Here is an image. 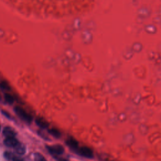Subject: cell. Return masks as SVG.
Instances as JSON below:
<instances>
[{
	"label": "cell",
	"instance_id": "obj_21",
	"mask_svg": "<svg viewBox=\"0 0 161 161\" xmlns=\"http://www.w3.org/2000/svg\"><path fill=\"white\" fill-rule=\"evenodd\" d=\"M1 96L0 95V101H1Z\"/></svg>",
	"mask_w": 161,
	"mask_h": 161
},
{
	"label": "cell",
	"instance_id": "obj_15",
	"mask_svg": "<svg viewBox=\"0 0 161 161\" xmlns=\"http://www.w3.org/2000/svg\"><path fill=\"white\" fill-rule=\"evenodd\" d=\"M35 161H47L40 153H35L34 155Z\"/></svg>",
	"mask_w": 161,
	"mask_h": 161
},
{
	"label": "cell",
	"instance_id": "obj_4",
	"mask_svg": "<svg viewBox=\"0 0 161 161\" xmlns=\"http://www.w3.org/2000/svg\"><path fill=\"white\" fill-rule=\"evenodd\" d=\"M152 11L147 6H142L138 8L137 12V16L140 17L142 18H147L151 15Z\"/></svg>",
	"mask_w": 161,
	"mask_h": 161
},
{
	"label": "cell",
	"instance_id": "obj_10",
	"mask_svg": "<svg viewBox=\"0 0 161 161\" xmlns=\"http://www.w3.org/2000/svg\"><path fill=\"white\" fill-rule=\"evenodd\" d=\"M15 152L16 153H18V154L24 155L25 153H26L27 149H26L25 146L24 145L19 144L16 147H15Z\"/></svg>",
	"mask_w": 161,
	"mask_h": 161
},
{
	"label": "cell",
	"instance_id": "obj_13",
	"mask_svg": "<svg viewBox=\"0 0 161 161\" xmlns=\"http://www.w3.org/2000/svg\"><path fill=\"white\" fill-rule=\"evenodd\" d=\"M5 99L7 103H9L10 105L13 104L14 101H15V99L13 97V96L8 93H6L5 95Z\"/></svg>",
	"mask_w": 161,
	"mask_h": 161
},
{
	"label": "cell",
	"instance_id": "obj_16",
	"mask_svg": "<svg viewBox=\"0 0 161 161\" xmlns=\"http://www.w3.org/2000/svg\"><path fill=\"white\" fill-rule=\"evenodd\" d=\"M15 156L13 154V153L12 152H8V151H6L4 153V157H5V158L6 159H8V160H13V159L14 158V157H15Z\"/></svg>",
	"mask_w": 161,
	"mask_h": 161
},
{
	"label": "cell",
	"instance_id": "obj_14",
	"mask_svg": "<svg viewBox=\"0 0 161 161\" xmlns=\"http://www.w3.org/2000/svg\"><path fill=\"white\" fill-rule=\"evenodd\" d=\"M0 89L6 91L11 90L10 85L5 81H0Z\"/></svg>",
	"mask_w": 161,
	"mask_h": 161
},
{
	"label": "cell",
	"instance_id": "obj_12",
	"mask_svg": "<svg viewBox=\"0 0 161 161\" xmlns=\"http://www.w3.org/2000/svg\"><path fill=\"white\" fill-rule=\"evenodd\" d=\"M143 45L140 42H134V44L132 45V49L135 52H140L142 50Z\"/></svg>",
	"mask_w": 161,
	"mask_h": 161
},
{
	"label": "cell",
	"instance_id": "obj_3",
	"mask_svg": "<svg viewBox=\"0 0 161 161\" xmlns=\"http://www.w3.org/2000/svg\"><path fill=\"white\" fill-rule=\"evenodd\" d=\"M47 151L53 155H61L64 152V149L62 145H54L51 146L46 147Z\"/></svg>",
	"mask_w": 161,
	"mask_h": 161
},
{
	"label": "cell",
	"instance_id": "obj_8",
	"mask_svg": "<svg viewBox=\"0 0 161 161\" xmlns=\"http://www.w3.org/2000/svg\"><path fill=\"white\" fill-rule=\"evenodd\" d=\"M144 30L147 34L154 35L157 32V28L153 24H147L144 27Z\"/></svg>",
	"mask_w": 161,
	"mask_h": 161
},
{
	"label": "cell",
	"instance_id": "obj_11",
	"mask_svg": "<svg viewBox=\"0 0 161 161\" xmlns=\"http://www.w3.org/2000/svg\"><path fill=\"white\" fill-rule=\"evenodd\" d=\"M48 132L49 134H51L53 137L55 138H59L60 137V136H61L60 132L59 130L56 129V128H50V129L48 130Z\"/></svg>",
	"mask_w": 161,
	"mask_h": 161
},
{
	"label": "cell",
	"instance_id": "obj_18",
	"mask_svg": "<svg viewBox=\"0 0 161 161\" xmlns=\"http://www.w3.org/2000/svg\"><path fill=\"white\" fill-rule=\"evenodd\" d=\"M12 161H24V160L23 159H21V157H17L15 156V157H14V158L13 159Z\"/></svg>",
	"mask_w": 161,
	"mask_h": 161
},
{
	"label": "cell",
	"instance_id": "obj_20",
	"mask_svg": "<svg viewBox=\"0 0 161 161\" xmlns=\"http://www.w3.org/2000/svg\"><path fill=\"white\" fill-rule=\"evenodd\" d=\"M157 16H159L160 17H161V6L159 7L158 10H157Z\"/></svg>",
	"mask_w": 161,
	"mask_h": 161
},
{
	"label": "cell",
	"instance_id": "obj_5",
	"mask_svg": "<svg viewBox=\"0 0 161 161\" xmlns=\"http://www.w3.org/2000/svg\"><path fill=\"white\" fill-rule=\"evenodd\" d=\"M4 144L8 147H16L19 144V142L15 138V137H7L5 139Z\"/></svg>",
	"mask_w": 161,
	"mask_h": 161
},
{
	"label": "cell",
	"instance_id": "obj_19",
	"mask_svg": "<svg viewBox=\"0 0 161 161\" xmlns=\"http://www.w3.org/2000/svg\"><path fill=\"white\" fill-rule=\"evenodd\" d=\"M1 112H2V114H4V115L8 118V119H10V114L8 113V112H5V111H1Z\"/></svg>",
	"mask_w": 161,
	"mask_h": 161
},
{
	"label": "cell",
	"instance_id": "obj_6",
	"mask_svg": "<svg viewBox=\"0 0 161 161\" xmlns=\"http://www.w3.org/2000/svg\"><path fill=\"white\" fill-rule=\"evenodd\" d=\"M3 134L5 136L6 138L7 137H15L16 136V132L15 130L10 127H5L3 128Z\"/></svg>",
	"mask_w": 161,
	"mask_h": 161
},
{
	"label": "cell",
	"instance_id": "obj_2",
	"mask_svg": "<svg viewBox=\"0 0 161 161\" xmlns=\"http://www.w3.org/2000/svg\"><path fill=\"white\" fill-rule=\"evenodd\" d=\"M77 153L78 154L88 159H91L93 157V152L88 147H81L79 149H77Z\"/></svg>",
	"mask_w": 161,
	"mask_h": 161
},
{
	"label": "cell",
	"instance_id": "obj_9",
	"mask_svg": "<svg viewBox=\"0 0 161 161\" xmlns=\"http://www.w3.org/2000/svg\"><path fill=\"white\" fill-rule=\"evenodd\" d=\"M66 144L70 147L71 149H77L78 148V145H79V143L76 140V139H74L73 138H67V140L66 142Z\"/></svg>",
	"mask_w": 161,
	"mask_h": 161
},
{
	"label": "cell",
	"instance_id": "obj_7",
	"mask_svg": "<svg viewBox=\"0 0 161 161\" xmlns=\"http://www.w3.org/2000/svg\"><path fill=\"white\" fill-rule=\"evenodd\" d=\"M35 123H36V125L38 127L42 128V129H46V128H49V126L47 121L40 117H38L37 119L35 120Z\"/></svg>",
	"mask_w": 161,
	"mask_h": 161
},
{
	"label": "cell",
	"instance_id": "obj_22",
	"mask_svg": "<svg viewBox=\"0 0 161 161\" xmlns=\"http://www.w3.org/2000/svg\"><path fill=\"white\" fill-rule=\"evenodd\" d=\"M0 130H1V125H0Z\"/></svg>",
	"mask_w": 161,
	"mask_h": 161
},
{
	"label": "cell",
	"instance_id": "obj_17",
	"mask_svg": "<svg viewBox=\"0 0 161 161\" xmlns=\"http://www.w3.org/2000/svg\"><path fill=\"white\" fill-rule=\"evenodd\" d=\"M152 21L153 23L157 25H161V17L159 16H155L154 18H153Z\"/></svg>",
	"mask_w": 161,
	"mask_h": 161
},
{
	"label": "cell",
	"instance_id": "obj_23",
	"mask_svg": "<svg viewBox=\"0 0 161 161\" xmlns=\"http://www.w3.org/2000/svg\"><path fill=\"white\" fill-rule=\"evenodd\" d=\"M160 1H161V0H160Z\"/></svg>",
	"mask_w": 161,
	"mask_h": 161
},
{
	"label": "cell",
	"instance_id": "obj_1",
	"mask_svg": "<svg viewBox=\"0 0 161 161\" xmlns=\"http://www.w3.org/2000/svg\"><path fill=\"white\" fill-rule=\"evenodd\" d=\"M14 111L15 113L18 116L21 120L26 121L27 123H31L32 121V116L29 113H28L25 110L20 106H15L14 108Z\"/></svg>",
	"mask_w": 161,
	"mask_h": 161
}]
</instances>
